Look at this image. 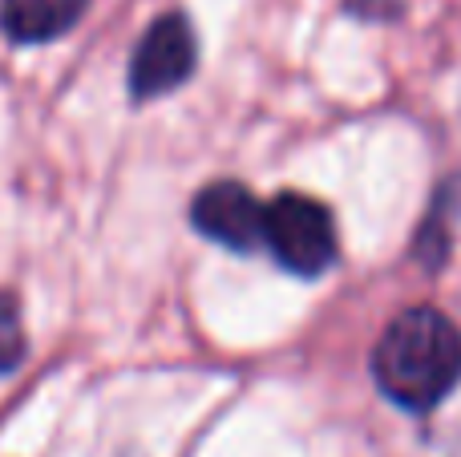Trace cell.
<instances>
[{
	"label": "cell",
	"instance_id": "cell-1",
	"mask_svg": "<svg viewBox=\"0 0 461 457\" xmlns=\"http://www.w3.org/2000/svg\"><path fill=\"white\" fill-rule=\"evenodd\" d=\"M373 377L389 401L429 413L461 381V332L438 308H409L381 332Z\"/></svg>",
	"mask_w": 461,
	"mask_h": 457
},
{
	"label": "cell",
	"instance_id": "cell-2",
	"mask_svg": "<svg viewBox=\"0 0 461 457\" xmlns=\"http://www.w3.org/2000/svg\"><path fill=\"white\" fill-rule=\"evenodd\" d=\"M263 247L276 255L279 267L295 275H320L336 259V227L328 207L308 194L284 191L263 211Z\"/></svg>",
	"mask_w": 461,
	"mask_h": 457
},
{
	"label": "cell",
	"instance_id": "cell-3",
	"mask_svg": "<svg viewBox=\"0 0 461 457\" xmlns=\"http://www.w3.org/2000/svg\"><path fill=\"white\" fill-rule=\"evenodd\" d=\"M199 49H194V29L186 16L170 13L146 29L130 57V94L138 102H154L162 94H175L183 81H191Z\"/></svg>",
	"mask_w": 461,
	"mask_h": 457
},
{
	"label": "cell",
	"instance_id": "cell-4",
	"mask_svg": "<svg viewBox=\"0 0 461 457\" xmlns=\"http://www.w3.org/2000/svg\"><path fill=\"white\" fill-rule=\"evenodd\" d=\"M263 211L267 207L243 183H211L194 194L191 223L230 251H255L263 247Z\"/></svg>",
	"mask_w": 461,
	"mask_h": 457
},
{
	"label": "cell",
	"instance_id": "cell-5",
	"mask_svg": "<svg viewBox=\"0 0 461 457\" xmlns=\"http://www.w3.org/2000/svg\"><path fill=\"white\" fill-rule=\"evenodd\" d=\"M89 0H0V29L21 45H45L81 21Z\"/></svg>",
	"mask_w": 461,
	"mask_h": 457
},
{
	"label": "cell",
	"instance_id": "cell-6",
	"mask_svg": "<svg viewBox=\"0 0 461 457\" xmlns=\"http://www.w3.org/2000/svg\"><path fill=\"white\" fill-rule=\"evenodd\" d=\"M24 361V324H21V304L13 291H0V377Z\"/></svg>",
	"mask_w": 461,
	"mask_h": 457
}]
</instances>
